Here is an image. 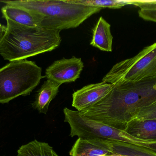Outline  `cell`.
Returning a JSON list of instances; mask_svg holds the SVG:
<instances>
[{"label": "cell", "mask_w": 156, "mask_h": 156, "mask_svg": "<svg viewBox=\"0 0 156 156\" xmlns=\"http://www.w3.org/2000/svg\"><path fill=\"white\" fill-rule=\"evenodd\" d=\"M112 90L89 108L91 119L124 131L141 109L156 103V75L113 84Z\"/></svg>", "instance_id": "cell-1"}, {"label": "cell", "mask_w": 156, "mask_h": 156, "mask_svg": "<svg viewBox=\"0 0 156 156\" xmlns=\"http://www.w3.org/2000/svg\"><path fill=\"white\" fill-rule=\"evenodd\" d=\"M5 20L6 32L0 43V55L5 60H26L53 51L61 43L59 30L27 26Z\"/></svg>", "instance_id": "cell-2"}, {"label": "cell", "mask_w": 156, "mask_h": 156, "mask_svg": "<svg viewBox=\"0 0 156 156\" xmlns=\"http://www.w3.org/2000/svg\"><path fill=\"white\" fill-rule=\"evenodd\" d=\"M0 2L30 10L39 16L41 27L59 31L77 27L102 9L80 4L73 0H2Z\"/></svg>", "instance_id": "cell-3"}, {"label": "cell", "mask_w": 156, "mask_h": 156, "mask_svg": "<svg viewBox=\"0 0 156 156\" xmlns=\"http://www.w3.org/2000/svg\"><path fill=\"white\" fill-rule=\"evenodd\" d=\"M42 68L27 60L10 61L0 68V103L29 95L43 78Z\"/></svg>", "instance_id": "cell-4"}, {"label": "cell", "mask_w": 156, "mask_h": 156, "mask_svg": "<svg viewBox=\"0 0 156 156\" xmlns=\"http://www.w3.org/2000/svg\"><path fill=\"white\" fill-rule=\"evenodd\" d=\"M156 75V42L136 56L116 63L103 78L112 84L135 82Z\"/></svg>", "instance_id": "cell-5"}, {"label": "cell", "mask_w": 156, "mask_h": 156, "mask_svg": "<svg viewBox=\"0 0 156 156\" xmlns=\"http://www.w3.org/2000/svg\"><path fill=\"white\" fill-rule=\"evenodd\" d=\"M63 112L64 122L70 127L69 136L71 137L124 142L126 134L124 131L87 118L78 111L65 108Z\"/></svg>", "instance_id": "cell-6"}, {"label": "cell", "mask_w": 156, "mask_h": 156, "mask_svg": "<svg viewBox=\"0 0 156 156\" xmlns=\"http://www.w3.org/2000/svg\"><path fill=\"white\" fill-rule=\"evenodd\" d=\"M84 65L81 59L73 56L65 58L53 62L46 70L48 79L62 84L74 82L80 78Z\"/></svg>", "instance_id": "cell-7"}, {"label": "cell", "mask_w": 156, "mask_h": 156, "mask_svg": "<svg viewBox=\"0 0 156 156\" xmlns=\"http://www.w3.org/2000/svg\"><path fill=\"white\" fill-rule=\"evenodd\" d=\"M113 86V84L103 82L84 86L73 93L72 106L78 111H83L104 98Z\"/></svg>", "instance_id": "cell-8"}, {"label": "cell", "mask_w": 156, "mask_h": 156, "mask_svg": "<svg viewBox=\"0 0 156 156\" xmlns=\"http://www.w3.org/2000/svg\"><path fill=\"white\" fill-rule=\"evenodd\" d=\"M113 154L112 141L80 138L69 152L70 156H109Z\"/></svg>", "instance_id": "cell-9"}, {"label": "cell", "mask_w": 156, "mask_h": 156, "mask_svg": "<svg viewBox=\"0 0 156 156\" xmlns=\"http://www.w3.org/2000/svg\"><path fill=\"white\" fill-rule=\"evenodd\" d=\"M3 18L23 25L41 27V20L37 14L25 8L5 5L1 9Z\"/></svg>", "instance_id": "cell-10"}, {"label": "cell", "mask_w": 156, "mask_h": 156, "mask_svg": "<svg viewBox=\"0 0 156 156\" xmlns=\"http://www.w3.org/2000/svg\"><path fill=\"white\" fill-rule=\"evenodd\" d=\"M111 25L101 16L93 29L92 38L90 45L102 51H112L113 36Z\"/></svg>", "instance_id": "cell-11"}, {"label": "cell", "mask_w": 156, "mask_h": 156, "mask_svg": "<svg viewBox=\"0 0 156 156\" xmlns=\"http://www.w3.org/2000/svg\"><path fill=\"white\" fill-rule=\"evenodd\" d=\"M61 84L47 79L43 83L36 96L32 107L40 113L47 114L50 103L55 98Z\"/></svg>", "instance_id": "cell-12"}, {"label": "cell", "mask_w": 156, "mask_h": 156, "mask_svg": "<svg viewBox=\"0 0 156 156\" xmlns=\"http://www.w3.org/2000/svg\"><path fill=\"white\" fill-rule=\"evenodd\" d=\"M123 131L138 139L156 141V119L132 120Z\"/></svg>", "instance_id": "cell-13"}, {"label": "cell", "mask_w": 156, "mask_h": 156, "mask_svg": "<svg viewBox=\"0 0 156 156\" xmlns=\"http://www.w3.org/2000/svg\"><path fill=\"white\" fill-rule=\"evenodd\" d=\"M18 156H59L48 143L36 140L22 146L17 151Z\"/></svg>", "instance_id": "cell-14"}, {"label": "cell", "mask_w": 156, "mask_h": 156, "mask_svg": "<svg viewBox=\"0 0 156 156\" xmlns=\"http://www.w3.org/2000/svg\"><path fill=\"white\" fill-rule=\"evenodd\" d=\"M112 143L113 154L124 156H156V153L145 147L118 141Z\"/></svg>", "instance_id": "cell-15"}, {"label": "cell", "mask_w": 156, "mask_h": 156, "mask_svg": "<svg viewBox=\"0 0 156 156\" xmlns=\"http://www.w3.org/2000/svg\"><path fill=\"white\" fill-rule=\"evenodd\" d=\"M73 2L88 6L100 8L119 9L130 4L129 1L124 0H73Z\"/></svg>", "instance_id": "cell-16"}, {"label": "cell", "mask_w": 156, "mask_h": 156, "mask_svg": "<svg viewBox=\"0 0 156 156\" xmlns=\"http://www.w3.org/2000/svg\"><path fill=\"white\" fill-rule=\"evenodd\" d=\"M152 119H156V103L141 109L136 113L132 120H146Z\"/></svg>", "instance_id": "cell-17"}, {"label": "cell", "mask_w": 156, "mask_h": 156, "mask_svg": "<svg viewBox=\"0 0 156 156\" xmlns=\"http://www.w3.org/2000/svg\"><path fill=\"white\" fill-rule=\"evenodd\" d=\"M130 4L139 7L141 10L156 9V0H132Z\"/></svg>", "instance_id": "cell-18"}, {"label": "cell", "mask_w": 156, "mask_h": 156, "mask_svg": "<svg viewBox=\"0 0 156 156\" xmlns=\"http://www.w3.org/2000/svg\"><path fill=\"white\" fill-rule=\"evenodd\" d=\"M139 16L147 21L156 23V9L141 10L138 11Z\"/></svg>", "instance_id": "cell-19"}, {"label": "cell", "mask_w": 156, "mask_h": 156, "mask_svg": "<svg viewBox=\"0 0 156 156\" xmlns=\"http://www.w3.org/2000/svg\"><path fill=\"white\" fill-rule=\"evenodd\" d=\"M6 30V26H5L2 24H0V43L5 34Z\"/></svg>", "instance_id": "cell-20"}, {"label": "cell", "mask_w": 156, "mask_h": 156, "mask_svg": "<svg viewBox=\"0 0 156 156\" xmlns=\"http://www.w3.org/2000/svg\"><path fill=\"white\" fill-rule=\"evenodd\" d=\"M109 156H124L121 155H119V154H113L112 155H110Z\"/></svg>", "instance_id": "cell-21"}]
</instances>
